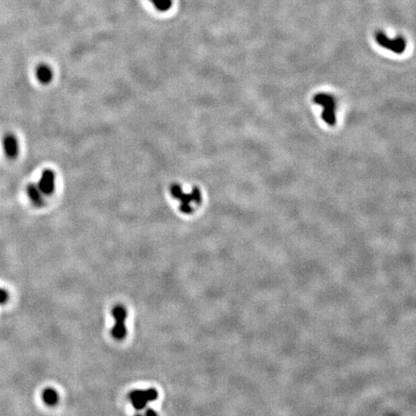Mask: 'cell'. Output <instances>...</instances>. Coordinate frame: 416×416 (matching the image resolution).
Masks as SVG:
<instances>
[{
    "label": "cell",
    "instance_id": "cell-12",
    "mask_svg": "<svg viewBox=\"0 0 416 416\" xmlns=\"http://www.w3.org/2000/svg\"><path fill=\"white\" fill-rule=\"evenodd\" d=\"M8 299V295L6 293V291L0 289V303H4Z\"/></svg>",
    "mask_w": 416,
    "mask_h": 416
},
{
    "label": "cell",
    "instance_id": "cell-8",
    "mask_svg": "<svg viewBox=\"0 0 416 416\" xmlns=\"http://www.w3.org/2000/svg\"><path fill=\"white\" fill-rule=\"evenodd\" d=\"M27 195L30 200L32 201V203H34L35 205L41 206L44 203V199H43L44 194L40 190L38 184H34V183L29 184L27 186Z\"/></svg>",
    "mask_w": 416,
    "mask_h": 416
},
{
    "label": "cell",
    "instance_id": "cell-10",
    "mask_svg": "<svg viewBox=\"0 0 416 416\" xmlns=\"http://www.w3.org/2000/svg\"><path fill=\"white\" fill-rule=\"evenodd\" d=\"M43 400H44V402L47 405H49V406H54V405H56L58 403L59 397H58L57 392L54 389L48 388V389L44 390Z\"/></svg>",
    "mask_w": 416,
    "mask_h": 416
},
{
    "label": "cell",
    "instance_id": "cell-9",
    "mask_svg": "<svg viewBox=\"0 0 416 416\" xmlns=\"http://www.w3.org/2000/svg\"><path fill=\"white\" fill-rule=\"evenodd\" d=\"M38 80L43 84H48L52 80V70L47 65H40L36 69Z\"/></svg>",
    "mask_w": 416,
    "mask_h": 416
},
{
    "label": "cell",
    "instance_id": "cell-1",
    "mask_svg": "<svg viewBox=\"0 0 416 416\" xmlns=\"http://www.w3.org/2000/svg\"><path fill=\"white\" fill-rule=\"evenodd\" d=\"M170 191L171 195L180 202L179 210L184 214L192 213L196 206L201 203V192L198 187L193 188L189 194H186L182 191L179 184H173L170 187Z\"/></svg>",
    "mask_w": 416,
    "mask_h": 416
},
{
    "label": "cell",
    "instance_id": "cell-5",
    "mask_svg": "<svg viewBox=\"0 0 416 416\" xmlns=\"http://www.w3.org/2000/svg\"><path fill=\"white\" fill-rule=\"evenodd\" d=\"M113 317L115 319V325L112 329V335L117 340H122L126 336V326L125 321L127 317L126 309L122 305H116L112 311Z\"/></svg>",
    "mask_w": 416,
    "mask_h": 416
},
{
    "label": "cell",
    "instance_id": "cell-14",
    "mask_svg": "<svg viewBox=\"0 0 416 416\" xmlns=\"http://www.w3.org/2000/svg\"><path fill=\"white\" fill-rule=\"evenodd\" d=\"M142 416V415H136V416Z\"/></svg>",
    "mask_w": 416,
    "mask_h": 416
},
{
    "label": "cell",
    "instance_id": "cell-3",
    "mask_svg": "<svg viewBox=\"0 0 416 416\" xmlns=\"http://www.w3.org/2000/svg\"><path fill=\"white\" fill-rule=\"evenodd\" d=\"M158 398V392L156 389L149 388L145 390L137 389L129 393V400L132 406L137 411H142L150 402H153Z\"/></svg>",
    "mask_w": 416,
    "mask_h": 416
},
{
    "label": "cell",
    "instance_id": "cell-6",
    "mask_svg": "<svg viewBox=\"0 0 416 416\" xmlns=\"http://www.w3.org/2000/svg\"><path fill=\"white\" fill-rule=\"evenodd\" d=\"M55 173L50 169L45 170L42 174L38 186L44 195H51L55 190Z\"/></svg>",
    "mask_w": 416,
    "mask_h": 416
},
{
    "label": "cell",
    "instance_id": "cell-11",
    "mask_svg": "<svg viewBox=\"0 0 416 416\" xmlns=\"http://www.w3.org/2000/svg\"><path fill=\"white\" fill-rule=\"evenodd\" d=\"M160 11H167L172 6V0H151Z\"/></svg>",
    "mask_w": 416,
    "mask_h": 416
},
{
    "label": "cell",
    "instance_id": "cell-4",
    "mask_svg": "<svg viewBox=\"0 0 416 416\" xmlns=\"http://www.w3.org/2000/svg\"><path fill=\"white\" fill-rule=\"evenodd\" d=\"M375 40L382 48L397 54H402L406 50V41L402 37L391 39L383 32L377 31L375 33Z\"/></svg>",
    "mask_w": 416,
    "mask_h": 416
},
{
    "label": "cell",
    "instance_id": "cell-13",
    "mask_svg": "<svg viewBox=\"0 0 416 416\" xmlns=\"http://www.w3.org/2000/svg\"><path fill=\"white\" fill-rule=\"evenodd\" d=\"M144 416H158V415H157V413H156L155 411H153V410H151V409H148V410L146 411V413H145Z\"/></svg>",
    "mask_w": 416,
    "mask_h": 416
},
{
    "label": "cell",
    "instance_id": "cell-7",
    "mask_svg": "<svg viewBox=\"0 0 416 416\" xmlns=\"http://www.w3.org/2000/svg\"><path fill=\"white\" fill-rule=\"evenodd\" d=\"M3 149L8 158L14 159L18 154V142L15 135L7 134L3 139Z\"/></svg>",
    "mask_w": 416,
    "mask_h": 416
},
{
    "label": "cell",
    "instance_id": "cell-2",
    "mask_svg": "<svg viewBox=\"0 0 416 416\" xmlns=\"http://www.w3.org/2000/svg\"><path fill=\"white\" fill-rule=\"evenodd\" d=\"M313 102L322 106V119L326 121L329 125L333 126L336 121L335 117V109L336 103L335 100L333 96L326 93H319L313 97Z\"/></svg>",
    "mask_w": 416,
    "mask_h": 416
}]
</instances>
